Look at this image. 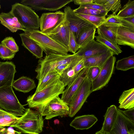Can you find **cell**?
<instances>
[{"label": "cell", "mask_w": 134, "mask_h": 134, "mask_svg": "<svg viewBox=\"0 0 134 134\" xmlns=\"http://www.w3.org/2000/svg\"><path fill=\"white\" fill-rule=\"evenodd\" d=\"M37 110L26 109L23 115L10 127H14L21 133L38 134L42 131L43 120Z\"/></svg>", "instance_id": "6da1fadb"}, {"label": "cell", "mask_w": 134, "mask_h": 134, "mask_svg": "<svg viewBox=\"0 0 134 134\" xmlns=\"http://www.w3.org/2000/svg\"><path fill=\"white\" fill-rule=\"evenodd\" d=\"M77 56L74 54L65 55L50 54L39 59L35 71L36 79L39 80L48 73L54 71L58 66L63 64H70Z\"/></svg>", "instance_id": "7a4b0ae2"}, {"label": "cell", "mask_w": 134, "mask_h": 134, "mask_svg": "<svg viewBox=\"0 0 134 134\" xmlns=\"http://www.w3.org/2000/svg\"><path fill=\"white\" fill-rule=\"evenodd\" d=\"M65 86L60 80L54 85L29 96L26 102L29 107L38 110L50 101L62 94Z\"/></svg>", "instance_id": "3957f363"}, {"label": "cell", "mask_w": 134, "mask_h": 134, "mask_svg": "<svg viewBox=\"0 0 134 134\" xmlns=\"http://www.w3.org/2000/svg\"><path fill=\"white\" fill-rule=\"evenodd\" d=\"M24 33L35 41L40 47L46 55L50 54L65 55L68 50L40 30L24 29Z\"/></svg>", "instance_id": "277c9868"}, {"label": "cell", "mask_w": 134, "mask_h": 134, "mask_svg": "<svg viewBox=\"0 0 134 134\" xmlns=\"http://www.w3.org/2000/svg\"><path fill=\"white\" fill-rule=\"evenodd\" d=\"M10 11L24 29L39 30L40 18L31 7L15 3L12 5Z\"/></svg>", "instance_id": "5b68a950"}, {"label": "cell", "mask_w": 134, "mask_h": 134, "mask_svg": "<svg viewBox=\"0 0 134 134\" xmlns=\"http://www.w3.org/2000/svg\"><path fill=\"white\" fill-rule=\"evenodd\" d=\"M0 107L18 117L22 116L26 109L18 100L12 86L0 88Z\"/></svg>", "instance_id": "8992f818"}, {"label": "cell", "mask_w": 134, "mask_h": 134, "mask_svg": "<svg viewBox=\"0 0 134 134\" xmlns=\"http://www.w3.org/2000/svg\"><path fill=\"white\" fill-rule=\"evenodd\" d=\"M91 83L92 82L87 76L74 94L68 105L69 108L68 115L70 117H74L86 102L91 93Z\"/></svg>", "instance_id": "52a82bcc"}, {"label": "cell", "mask_w": 134, "mask_h": 134, "mask_svg": "<svg viewBox=\"0 0 134 134\" xmlns=\"http://www.w3.org/2000/svg\"><path fill=\"white\" fill-rule=\"evenodd\" d=\"M64 12L69 23L70 30L73 33L76 41L84 31L90 27L96 28L94 25L75 13L70 6L66 7L64 9Z\"/></svg>", "instance_id": "ba28073f"}, {"label": "cell", "mask_w": 134, "mask_h": 134, "mask_svg": "<svg viewBox=\"0 0 134 134\" xmlns=\"http://www.w3.org/2000/svg\"><path fill=\"white\" fill-rule=\"evenodd\" d=\"M45 119H50L57 116L63 117L68 115V105L58 96L50 101L44 107L38 110Z\"/></svg>", "instance_id": "9c48e42d"}, {"label": "cell", "mask_w": 134, "mask_h": 134, "mask_svg": "<svg viewBox=\"0 0 134 134\" xmlns=\"http://www.w3.org/2000/svg\"><path fill=\"white\" fill-rule=\"evenodd\" d=\"M116 60V57L112 55L105 62L97 77L92 82L91 93L101 90L108 83L113 73Z\"/></svg>", "instance_id": "30bf717a"}, {"label": "cell", "mask_w": 134, "mask_h": 134, "mask_svg": "<svg viewBox=\"0 0 134 134\" xmlns=\"http://www.w3.org/2000/svg\"><path fill=\"white\" fill-rule=\"evenodd\" d=\"M73 1L23 0L20 3L31 7L34 10L57 11Z\"/></svg>", "instance_id": "8fae6325"}, {"label": "cell", "mask_w": 134, "mask_h": 134, "mask_svg": "<svg viewBox=\"0 0 134 134\" xmlns=\"http://www.w3.org/2000/svg\"><path fill=\"white\" fill-rule=\"evenodd\" d=\"M65 17L64 12L61 11L42 14L40 18V30L44 34L50 32L61 23Z\"/></svg>", "instance_id": "7c38bea8"}, {"label": "cell", "mask_w": 134, "mask_h": 134, "mask_svg": "<svg viewBox=\"0 0 134 134\" xmlns=\"http://www.w3.org/2000/svg\"><path fill=\"white\" fill-rule=\"evenodd\" d=\"M116 120L110 132L105 134H134V123L118 108Z\"/></svg>", "instance_id": "4fadbf2b"}, {"label": "cell", "mask_w": 134, "mask_h": 134, "mask_svg": "<svg viewBox=\"0 0 134 134\" xmlns=\"http://www.w3.org/2000/svg\"><path fill=\"white\" fill-rule=\"evenodd\" d=\"M45 34L68 50L70 29L68 22L65 17L54 29Z\"/></svg>", "instance_id": "5bb4252c"}, {"label": "cell", "mask_w": 134, "mask_h": 134, "mask_svg": "<svg viewBox=\"0 0 134 134\" xmlns=\"http://www.w3.org/2000/svg\"><path fill=\"white\" fill-rule=\"evenodd\" d=\"M108 50L105 46L94 39L79 48L76 53L77 55L86 58L104 53Z\"/></svg>", "instance_id": "9a60e30c"}, {"label": "cell", "mask_w": 134, "mask_h": 134, "mask_svg": "<svg viewBox=\"0 0 134 134\" xmlns=\"http://www.w3.org/2000/svg\"><path fill=\"white\" fill-rule=\"evenodd\" d=\"M15 66L11 62H1L0 64V88L12 86L15 74Z\"/></svg>", "instance_id": "2e32d148"}, {"label": "cell", "mask_w": 134, "mask_h": 134, "mask_svg": "<svg viewBox=\"0 0 134 134\" xmlns=\"http://www.w3.org/2000/svg\"><path fill=\"white\" fill-rule=\"evenodd\" d=\"M88 68H85L84 71L73 82L67 86L63 91L61 99L68 105L70 103L74 94L86 77Z\"/></svg>", "instance_id": "e0dca14e"}, {"label": "cell", "mask_w": 134, "mask_h": 134, "mask_svg": "<svg viewBox=\"0 0 134 134\" xmlns=\"http://www.w3.org/2000/svg\"><path fill=\"white\" fill-rule=\"evenodd\" d=\"M118 45L134 48V30L122 26L118 27L116 38Z\"/></svg>", "instance_id": "ac0fdd59"}, {"label": "cell", "mask_w": 134, "mask_h": 134, "mask_svg": "<svg viewBox=\"0 0 134 134\" xmlns=\"http://www.w3.org/2000/svg\"><path fill=\"white\" fill-rule=\"evenodd\" d=\"M97 121V118L93 115H84L76 117L70 125L76 130H86L91 127Z\"/></svg>", "instance_id": "d6986e66"}, {"label": "cell", "mask_w": 134, "mask_h": 134, "mask_svg": "<svg viewBox=\"0 0 134 134\" xmlns=\"http://www.w3.org/2000/svg\"><path fill=\"white\" fill-rule=\"evenodd\" d=\"M0 20V23L11 32H15L19 30L23 31L24 29L10 11L7 13H1Z\"/></svg>", "instance_id": "ffe728a7"}, {"label": "cell", "mask_w": 134, "mask_h": 134, "mask_svg": "<svg viewBox=\"0 0 134 134\" xmlns=\"http://www.w3.org/2000/svg\"><path fill=\"white\" fill-rule=\"evenodd\" d=\"M119 26L103 24L97 29L99 35L114 44H117L116 38Z\"/></svg>", "instance_id": "44dd1931"}, {"label": "cell", "mask_w": 134, "mask_h": 134, "mask_svg": "<svg viewBox=\"0 0 134 134\" xmlns=\"http://www.w3.org/2000/svg\"><path fill=\"white\" fill-rule=\"evenodd\" d=\"M118 108L114 105L108 108L104 116V120L101 130L104 133L110 132L116 120L118 113Z\"/></svg>", "instance_id": "7402d4cb"}, {"label": "cell", "mask_w": 134, "mask_h": 134, "mask_svg": "<svg viewBox=\"0 0 134 134\" xmlns=\"http://www.w3.org/2000/svg\"><path fill=\"white\" fill-rule=\"evenodd\" d=\"M22 42V45L27 49L37 58L43 57V51L39 45L34 40L24 33L19 34Z\"/></svg>", "instance_id": "603a6c76"}, {"label": "cell", "mask_w": 134, "mask_h": 134, "mask_svg": "<svg viewBox=\"0 0 134 134\" xmlns=\"http://www.w3.org/2000/svg\"><path fill=\"white\" fill-rule=\"evenodd\" d=\"M112 55H113V54L108 50L104 53L85 58V67L89 68L92 67L96 66L101 68L108 58Z\"/></svg>", "instance_id": "cb8c5ba5"}, {"label": "cell", "mask_w": 134, "mask_h": 134, "mask_svg": "<svg viewBox=\"0 0 134 134\" xmlns=\"http://www.w3.org/2000/svg\"><path fill=\"white\" fill-rule=\"evenodd\" d=\"M12 86L16 90L26 93L35 88L36 85L33 79L23 76L14 81Z\"/></svg>", "instance_id": "d4e9b609"}, {"label": "cell", "mask_w": 134, "mask_h": 134, "mask_svg": "<svg viewBox=\"0 0 134 134\" xmlns=\"http://www.w3.org/2000/svg\"><path fill=\"white\" fill-rule=\"evenodd\" d=\"M60 75L55 71L51 72L38 80L35 92H37L52 86L60 80Z\"/></svg>", "instance_id": "484cf974"}, {"label": "cell", "mask_w": 134, "mask_h": 134, "mask_svg": "<svg viewBox=\"0 0 134 134\" xmlns=\"http://www.w3.org/2000/svg\"><path fill=\"white\" fill-rule=\"evenodd\" d=\"M120 108L129 109L134 108V88L123 92L119 100Z\"/></svg>", "instance_id": "4316f807"}, {"label": "cell", "mask_w": 134, "mask_h": 134, "mask_svg": "<svg viewBox=\"0 0 134 134\" xmlns=\"http://www.w3.org/2000/svg\"><path fill=\"white\" fill-rule=\"evenodd\" d=\"M85 68L76 74L73 67L70 64L68 67L60 76L59 80L63 83L65 87L67 86L79 76L84 71Z\"/></svg>", "instance_id": "83f0119b"}, {"label": "cell", "mask_w": 134, "mask_h": 134, "mask_svg": "<svg viewBox=\"0 0 134 134\" xmlns=\"http://www.w3.org/2000/svg\"><path fill=\"white\" fill-rule=\"evenodd\" d=\"M93 3L103 5L108 12L111 11L115 15L121 8L120 0H93Z\"/></svg>", "instance_id": "f1b7e54d"}, {"label": "cell", "mask_w": 134, "mask_h": 134, "mask_svg": "<svg viewBox=\"0 0 134 134\" xmlns=\"http://www.w3.org/2000/svg\"><path fill=\"white\" fill-rule=\"evenodd\" d=\"M96 27H90L82 32L76 40L79 48L94 39Z\"/></svg>", "instance_id": "f546056e"}, {"label": "cell", "mask_w": 134, "mask_h": 134, "mask_svg": "<svg viewBox=\"0 0 134 134\" xmlns=\"http://www.w3.org/2000/svg\"><path fill=\"white\" fill-rule=\"evenodd\" d=\"M19 118L0 108V127L10 126L14 124Z\"/></svg>", "instance_id": "4dcf8cb0"}, {"label": "cell", "mask_w": 134, "mask_h": 134, "mask_svg": "<svg viewBox=\"0 0 134 134\" xmlns=\"http://www.w3.org/2000/svg\"><path fill=\"white\" fill-rule=\"evenodd\" d=\"M115 68L118 70L126 71L134 68V55L124 58L116 62Z\"/></svg>", "instance_id": "1f68e13d"}, {"label": "cell", "mask_w": 134, "mask_h": 134, "mask_svg": "<svg viewBox=\"0 0 134 134\" xmlns=\"http://www.w3.org/2000/svg\"><path fill=\"white\" fill-rule=\"evenodd\" d=\"M76 13L93 15L99 16H106L108 12L106 10H100L89 8L80 6L73 10Z\"/></svg>", "instance_id": "d6a6232c"}, {"label": "cell", "mask_w": 134, "mask_h": 134, "mask_svg": "<svg viewBox=\"0 0 134 134\" xmlns=\"http://www.w3.org/2000/svg\"><path fill=\"white\" fill-rule=\"evenodd\" d=\"M95 38L96 41L105 46L113 55H118L122 52V51L117 44H114L99 35L95 36Z\"/></svg>", "instance_id": "836d02e7"}, {"label": "cell", "mask_w": 134, "mask_h": 134, "mask_svg": "<svg viewBox=\"0 0 134 134\" xmlns=\"http://www.w3.org/2000/svg\"><path fill=\"white\" fill-rule=\"evenodd\" d=\"M116 15L119 17L134 16V1L129 0L121 8Z\"/></svg>", "instance_id": "e575fe53"}, {"label": "cell", "mask_w": 134, "mask_h": 134, "mask_svg": "<svg viewBox=\"0 0 134 134\" xmlns=\"http://www.w3.org/2000/svg\"><path fill=\"white\" fill-rule=\"evenodd\" d=\"M79 16L94 25L97 28L102 25L106 19L105 16H99L93 15L77 13Z\"/></svg>", "instance_id": "d590c367"}, {"label": "cell", "mask_w": 134, "mask_h": 134, "mask_svg": "<svg viewBox=\"0 0 134 134\" xmlns=\"http://www.w3.org/2000/svg\"><path fill=\"white\" fill-rule=\"evenodd\" d=\"M1 43L15 53L19 51L18 46L12 37H6L1 42Z\"/></svg>", "instance_id": "8d00e7d4"}, {"label": "cell", "mask_w": 134, "mask_h": 134, "mask_svg": "<svg viewBox=\"0 0 134 134\" xmlns=\"http://www.w3.org/2000/svg\"><path fill=\"white\" fill-rule=\"evenodd\" d=\"M15 53L0 43V58L2 59L11 60L13 58Z\"/></svg>", "instance_id": "74e56055"}, {"label": "cell", "mask_w": 134, "mask_h": 134, "mask_svg": "<svg viewBox=\"0 0 134 134\" xmlns=\"http://www.w3.org/2000/svg\"><path fill=\"white\" fill-rule=\"evenodd\" d=\"M79 47L77 44L73 32L70 30V35L69 42V52L74 54L78 51Z\"/></svg>", "instance_id": "f35d334b"}, {"label": "cell", "mask_w": 134, "mask_h": 134, "mask_svg": "<svg viewBox=\"0 0 134 134\" xmlns=\"http://www.w3.org/2000/svg\"><path fill=\"white\" fill-rule=\"evenodd\" d=\"M117 17L122 26L134 30V16L123 17Z\"/></svg>", "instance_id": "ab89813d"}, {"label": "cell", "mask_w": 134, "mask_h": 134, "mask_svg": "<svg viewBox=\"0 0 134 134\" xmlns=\"http://www.w3.org/2000/svg\"><path fill=\"white\" fill-rule=\"evenodd\" d=\"M107 18H106L102 24H104L118 26H122L116 15L112 14L109 15H107Z\"/></svg>", "instance_id": "60d3db41"}, {"label": "cell", "mask_w": 134, "mask_h": 134, "mask_svg": "<svg viewBox=\"0 0 134 134\" xmlns=\"http://www.w3.org/2000/svg\"><path fill=\"white\" fill-rule=\"evenodd\" d=\"M101 68L96 66H93L88 68L87 77L91 81L95 80L98 76Z\"/></svg>", "instance_id": "b9f144b4"}, {"label": "cell", "mask_w": 134, "mask_h": 134, "mask_svg": "<svg viewBox=\"0 0 134 134\" xmlns=\"http://www.w3.org/2000/svg\"><path fill=\"white\" fill-rule=\"evenodd\" d=\"M80 6L94 9L107 10L103 5L97 4L94 3H86L81 5Z\"/></svg>", "instance_id": "7bdbcfd3"}, {"label": "cell", "mask_w": 134, "mask_h": 134, "mask_svg": "<svg viewBox=\"0 0 134 134\" xmlns=\"http://www.w3.org/2000/svg\"><path fill=\"white\" fill-rule=\"evenodd\" d=\"M124 114L130 120L134 123V108L122 111Z\"/></svg>", "instance_id": "ee69618b"}, {"label": "cell", "mask_w": 134, "mask_h": 134, "mask_svg": "<svg viewBox=\"0 0 134 134\" xmlns=\"http://www.w3.org/2000/svg\"><path fill=\"white\" fill-rule=\"evenodd\" d=\"M70 64H63L59 65L55 68L54 71L60 76L63 71L68 67Z\"/></svg>", "instance_id": "f6af8a7d"}, {"label": "cell", "mask_w": 134, "mask_h": 134, "mask_svg": "<svg viewBox=\"0 0 134 134\" xmlns=\"http://www.w3.org/2000/svg\"><path fill=\"white\" fill-rule=\"evenodd\" d=\"M0 134H21V133L14 130L12 128H6L4 131H1Z\"/></svg>", "instance_id": "bcb514c9"}, {"label": "cell", "mask_w": 134, "mask_h": 134, "mask_svg": "<svg viewBox=\"0 0 134 134\" xmlns=\"http://www.w3.org/2000/svg\"><path fill=\"white\" fill-rule=\"evenodd\" d=\"M75 4L79 5L93 3V0H74L73 1Z\"/></svg>", "instance_id": "7dc6e473"}, {"label": "cell", "mask_w": 134, "mask_h": 134, "mask_svg": "<svg viewBox=\"0 0 134 134\" xmlns=\"http://www.w3.org/2000/svg\"><path fill=\"white\" fill-rule=\"evenodd\" d=\"M54 123L55 125L56 124H59V121L58 120L56 119L54 121Z\"/></svg>", "instance_id": "c3c4849f"}, {"label": "cell", "mask_w": 134, "mask_h": 134, "mask_svg": "<svg viewBox=\"0 0 134 134\" xmlns=\"http://www.w3.org/2000/svg\"><path fill=\"white\" fill-rule=\"evenodd\" d=\"M95 134H105V133L99 131L96 132Z\"/></svg>", "instance_id": "681fc988"}, {"label": "cell", "mask_w": 134, "mask_h": 134, "mask_svg": "<svg viewBox=\"0 0 134 134\" xmlns=\"http://www.w3.org/2000/svg\"><path fill=\"white\" fill-rule=\"evenodd\" d=\"M6 129V128H4L3 127H0V131H4Z\"/></svg>", "instance_id": "f907efd6"}, {"label": "cell", "mask_w": 134, "mask_h": 134, "mask_svg": "<svg viewBox=\"0 0 134 134\" xmlns=\"http://www.w3.org/2000/svg\"><path fill=\"white\" fill-rule=\"evenodd\" d=\"M1 8V5L0 4V9Z\"/></svg>", "instance_id": "816d5d0a"}, {"label": "cell", "mask_w": 134, "mask_h": 134, "mask_svg": "<svg viewBox=\"0 0 134 134\" xmlns=\"http://www.w3.org/2000/svg\"><path fill=\"white\" fill-rule=\"evenodd\" d=\"M1 62H0V63H1Z\"/></svg>", "instance_id": "f5cc1de1"}]
</instances>
